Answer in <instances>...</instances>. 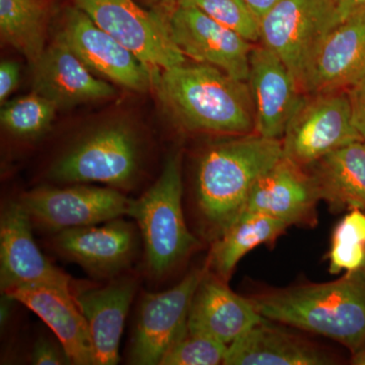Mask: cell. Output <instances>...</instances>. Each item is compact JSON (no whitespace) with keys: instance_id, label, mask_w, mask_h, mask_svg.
<instances>
[{"instance_id":"obj_1","label":"cell","mask_w":365,"mask_h":365,"mask_svg":"<svg viewBox=\"0 0 365 365\" xmlns=\"http://www.w3.org/2000/svg\"><path fill=\"white\" fill-rule=\"evenodd\" d=\"M250 299L264 319L330 338L351 352L353 364L365 365V268Z\"/></svg>"},{"instance_id":"obj_2","label":"cell","mask_w":365,"mask_h":365,"mask_svg":"<svg viewBox=\"0 0 365 365\" xmlns=\"http://www.w3.org/2000/svg\"><path fill=\"white\" fill-rule=\"evenodd\" d=\"M282 158L281 139L256 132L204 151L197 168L195 206L211 242L239 217L255 182Z\"/></svg>"},{"instance_id":"obj_3","label":"cell","mask_w":365,"mask_h":365,"mask_svg":"<svg viewBox=\"0 0 365 365\" xmlns=\"http://www.w3.org/2000/svg\"><path fill=\"white\" fill-rule=\"evenodd\" d=\"M165 111L184 130L246 135L255 132L248 83L198 63L160 72L153 88Z\"/></svg>"},{"instance_id":"obj_4","label":"cell","mask_w":365,"mask_h":365,"mask_svg":"<svg viewBox=\"0 0 365 365\" xmlns=\"http://www.w3.org/2000/svg\"><path fill=\"white\" fill-rule=\"evenodd\" d=\"M182 157L173 153L157 181L132 201L130 215L143 237L146 270L160 279L199 248L187 227L182 205Z\"/></svg>"},{"instance_id":"obj_5","label":"cell","mask_w":365,"mask_h":365,"mask_svg":"<svg viewBox=\"0 0 365 365\" xmlns=\"http://www.w3.org/2000/svg\"><path fill=\"white\" fill-rule=\"evenodd\" d=\"M140 162L134 131L126 125H109L72 144L52 163L48 177L61 184L102 182L121 191L135 184Z\"/></svg>"},{"instance_id":"obj_6","label":"cell","mask_w":365,"mask_h":365,"mask_svg":"<svg viewBox=\"0 0 365 365\" xmlns=\"http://www.w3.org/2000/svg\"><path fill=\"white\" fill-rule=\"evenodd\" d=\"M71 1L148 67L153 88L160 72L186 63L170 36L167 14L145 11L134 0Z\"/></svg>"},{"instance_id":"obj_7","label":"cell","mask_w":365,"mask_h":365,"mask_svg":"<svg viewBox=\"0 0 365 365\" xmlns=\"http://www.w3.org/2000/svg\"><path fill=\"white\" fill-rule=\"evenodd\" d=\"M340 21L335 0H280L260 20L259 43L283 60L302 88L319 46Z\"/></svg>"},{"instance_id":"obj_8","label":"cell","mask_w":365,"mask_h":365,"mask_svg":"<svg viewBox=\"0 0 365 365\" xmlns=\"http://www.w3.org/2000/svg\"><path fill=\"white\" fill-rule=\"evenodd\" d=\"M19 200L33 227L51 234L129 216L133 201L119 190L88 184H71L63 188L38 187L21 194Z\"/></svg>"},{"instance_id":"obj_9","label":"cell","mask_w":365,"mask_h":365,"mask_svg":"<svg viewBox=\"0 0 365 365\" xmlns=\"http://www.w3.org/2000/svg\"><path fill=\"white\" fill-rule=\"evenodd\" d=\"M364 140L352 124L347 91L306 95L281 138L283 158L307 168L346 144Z\"/></svg>"},{"instance_id":"obj_10","label":"cell","mask_w":365,"mask_h":365,"mask_svg":"<svg viewBox=\"0 0 365 365\" xmlns=\"http://www.w3.org/2000/svg\"><path fill=\"white\" fill-rule=\"evenodd\" d=\"M204 272L205 266L190 272L170 289L143 295L131 336L130 364L160 365L187 325L192 299Z\"/></svg>"},{"instance_id":"obj_11","label":"cell","mask_w":365,"mask_h":365,"mask_svg":"<svg viewBox=\"0 0 365 365\" xmlns=\"http://www.w3.org/2000/svg\"><path fill=\"white\" fill-rule=\"evenodd\" d=\"M170 36L182 54L248 81L254 43L222 25L195 6L175 2L167 14Z\"/></svg>"},{"instance_id":"obj_12","label":"cell","mask_w":365,"mask_h":365,"mask_svg":"<svg viewBox=\"0 0 365 365\" xmlns=\"http://www.w3.org/2000/svg\"><path fill=\"white\" fill-rule=\"evenodd\" d=\"M57 36L98 78L138 93L153 88L148 67L78 7L66 9Z\"/></svg>"},{"instance_id":"obj_13","label":"cell","mask_w":365,"mask_h":365,"mask_svg":"<svg viewBox=\"0 0 365 365\" xmlns=\"http://www.w3.org/2000/svg\"><path fill=\"white\" fill-rule=\"evenodd\" d=\"M32 222L20 200L2 206L0 216V288L46 285L73 294L76 282L46 258L34 240Z\"/></svg>"},{"instance_id":"obj_14","label":"cell","mask_w":365,"mask_h":365,"mask_svg":"<svg viewBox=\"0 0 365 365\" xmlns=\"http://www.w3.org/2000/svg\"><path fill=\"white\" fill-rule=\"evenodd\" d=\"M137 225L121 217L102 225L68 228L53 234L52 249L93 277L112 279L130 267L139 248Z\"/></svg>"},{"instance_id":"obj_15","label":"cell","mask_w":365,"mask_h":365,"mask_svg":"<svg viewBox=\"0 0 365 365\" xmlns=\"http://www.w3.org/2000/svg\"><path fill=\"white\" fill-rule=\"evenodd\" d=\"M248 83L255 111V132L282 138L307 93L283 60L257 43L250 55Z\"/></svg>"},{"instance_id":"obj_16","label":"cell","mask_w":365,"mask_h":365,"mask_svg":"<svg viewBox=\"0 0 365 365\" xmlns=\"http://www.w3.org/2000/svg\"><path fill=\"white\" fill-rule=\"evenodd\" d=\"M319 201L321 197L311 173L282 158L255 182L242 212L261 213L289 225L314 227Z\"/></svg>"},{"instance_id":"obj_17","label":"cell","mask_w":365,"mask_h":365,"mask_svg":"<svg viewBox=\"0 0 365 365\" xmlns=\"http://www.w3.org/2000/svg\"><path fill=\"white\" fill-rule=\"evenodd\" d=\"M365 78V9L340 21L314 55L302 83L307 95L347 91Z\"/></svg>"},{"instance_id":"obj_18","label":"cell","mask_w":365,"mask_h":365,"mask_svg":"<svg viewBox=\"0 0 365 365\" xmlns=\"http://www.w3.org/2000/svg\"><path fill=\"white\" fill-rule=\"evenodd\" d=\"M137 287L136 278L125 273L101 287L76 284L73 297L88 322L95 365L119 362L120 341Z\"/></svg>"},{"instance_id":"obj_19","label":"cell","mask_w":365,"mask_h":365,"mask_svg":"<svg viewBox=\"0 0 365 365\" xmlns=\"http://www.w3.org/2000/svg\"><path fill=\"white\" fill-rule=\"evenodd\" d=\"M32 69L33 91L58 109L116 95L114 86L95 76L59 36L46 47Z\"/></svg>"},{"instance_id":"obj_20","label":"cell","mask_w":365,"mask_h":365,"mask_svg":"<svg viewBox=\"0 0 365 365\" xmlns=\"http://www.w3.org/2000/svg\"><path fill=\"white\" fill-rule=\"evenodd\" d=\"M263 319L250 297L235 294L227 281L205 266L190 307L187 319L190 330L206 334L230 346Z\"/></svg>"},{"instance_id":"obj_21","label":"cell","mask_w":365,"mask_h":365,"mask_svg":"<svg viewBox=\"0 0 365 365\" xmlns=\"http://www.w3.org/2000/svg\"><path fill=\"white\" fill-rule=\"evenodd\" d=\"M4 294L28 307L51 329L72 364L95 365L88 322L73 294L46 285L14 288Z\"/></svg>"},{"instance_id":"obj_22","label":"cell","mask_w":365,"mask_h":365,"mask_svg":"<svg viewBox=\"0 0 365 365\" xmlns=\"http://www.w3.org/2000/svg\"><path fill=\"white\" fill-rule=\"evenodd\" d=\"M332 353L263 319L228 346L225 365H332Z\"/></svg>"},{"instance_id":"obj_23","label":"cell","mask_w":365,"mask_h":365,"mask_svg":"<svg viewBox=\"0 0 365 365\" xmlns=\"http://www.w3.org/2000/svg\"><path fill=\"white\" fill-rule=\"evenodd\" d=\"M321 200L336 212L365 211V140L346 144L307 168Z\"/></svg>"},{"instance_id":"obj_24","label":"cell","mask_w":365,"mask_h":365,"mask_svg":"<svg viewBox=\"0 0 365 365\" xmlns=\"http://www.w3.org/2000/svg\"><path fill=\"white\" fill-rule=\"evenodd\" d=\"M289 227L277 218L244 211L212 242L206 268L227 282L245 255L262 244H273Z\"/></svg>"},{"instance_id":"obj_25","label":"cell","mask_w":365,"mask_h":365,"mask_svg":"<svg viewBox=\"0 0 365 365\" xmlns=\"http://www.w3.org/2000/svg\"><path fill=\"white\" fill-rule=\"evenodd\" d=\"M52 13L50 0H0V36L21 53L31 67L46 47L48 24Z\"/></svg>"},{"instance_id":"obj_26","label":"cell","mask_w":365,"mask_h":365,"mask_svg":"<svg viewBox=\"0 0 365 365\" xmlns=\"http://www.w3.org/2000/svg\"><path fill=\"white\" fill-rule=\"evenodd\" d=\"M57 106L33 91L2 105L0 121L9 133L20 138H36L51 125Z\"/></svg>"},{"instance_id":"obj_27","label":"cell","mask_w":365,"mask_h":365,"mask_svg":"<svg viewBox=\"0 0 365 365\" xmlns=\"http://www.w3.org/2000/svg\"><path fill=\"white\" fill-rule=\"evenodd\" d=\"M328 258L332 274L365 268V211L351 209L338 222Z\"/></svg>"},{"instance_id":"obj_28","label":"cell","mask_w":365,"mask_h":365,"mask_svg":"<svg viewBox=\"0 0 365 365\" xmlns=\"http://www.w3.org/2000/svg\"><path fill=\"white\" fill-rule=\"evenodd\" d=\"M228 346L206 334L185 327L170 346L160 365H218L225 364Z\"/></svg>"},{"instance_id":"obj_29","label":"cell","mask_w":365,"mask_h":365,"mask_svg":"<svg viewBox=\"0 0 365 365\" xmlns=\"http://www.w3.org/2000/svg\"><path fill=\"white\" fill-rule=\"evenodd\" d=\"M175 2L195 6L250 42L254 44L260 42V21L245 0H176Z\"/></svg>"},{"instance_id":"obj_30","label":"cell","mask_w":365,"mask_h":365,"mask_svg":"<svg viewBox=\"0 0 365 365\" xmlns=\"http://www.w3.org/2000/svg\"><path fill=\"white\" fill-rule=\"evenodd\" d=\"M31 364L35 365L72 364L63 346L55 344L52 340L46 337H40L34 344L32 353H31Z\"/></svg>"},{"instance_id":"obj_31","label":"cell","mask_w":365,"mask_h":365,"mask_svg":"<svg viewBox=\"0 0 365 365\" xmlns=\"http://www.w3.org/2000/svg\"><path fill=\"white\" fill-rule=\"evenodd\" d=\"M353 126L365 140V78L347 91Z\"/></svg>"},{"instance_id":"obj_32","label":"cell","mask_w":365,"mask_h":365,"mask_svg":"<svg viewBox=\"0 0 365 365\" xmlns=\"http://www.w3.org/2000/svg\"><path fill=\"white\" fill-rule=\"evenodd\" d=\"M20 66L13 60H4L0 64V102L4 105L7 98L18 88Z\"/></svg>"},{"instance_id":"obj_33","label":"cell","mask_w":365,"mask_h":365,"mask_svg":"<svg viewBox=\"0 0 365 365\" xmlns=\"http://www.w3.org/2000/svg\"><path fill=\"white\" fill-rule=\"evenodd\" d=\"M335 2L339 11L341 21L355 11L365 9V0H335Z\"/></svg>"},{"instance_id":"obj_34","label":"cell","mask_w":365,"mask_h":365,"mask_svg":"<svg viewBox=\"0 0 365 365\" xmlns=\"http://www.w3.org/2000/svg\"><path fill=\"white\" fill-rule=\"evenodd\" d=\"M259 21L280 0H245Z\"/></svg>"},{"instance_id":"obj_35","label":"cell","mask_w":365,"mask_h":365,"mask_svg":"<svg viewBox=\"0 0 365 365\" xmlns=\"http://www.w3.org/2000/svg\"><path fill=\"white\" fill-rule=\"evenodd\" d=\"M148 1H155V2H158V1H168V2H170V1H173V0H148ZM175 1H176V0H175Z\"/></svg>"}]
</instances>
